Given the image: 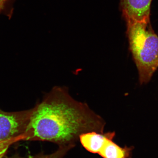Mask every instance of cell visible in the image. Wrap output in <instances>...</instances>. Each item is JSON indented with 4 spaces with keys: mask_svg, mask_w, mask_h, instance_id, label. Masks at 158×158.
Here are the masks:
<instances>
[{
    "mask_svg": "<svg viewBox=\"0 0 158 158\" xmlns=\"http://www.w3.org/2000/svg\"><path fill=\"white\" fill-rule=\"evenodd\" d=\"M106 122L85 102L72 97L68 89L56 86L34 108L26 140L48 141L73 148L79 137L90 131L103 133Z\"/></svg>",
    "mask_w": 158,
    "mask_h": 158,
    "instance_id": "1",
    "label": "cell"
},
{
    "mask_svg": "<svg viewBox=\"0 0 158 158\" xmlns=\"http://www.w3.org/2000/svg\"><path fill=\"white\" fill-rule=\"evenodd\" d=\"M129 49L141 85L147 84L158 69V36L150 21H126Z\"/></svg>",
    "mask_w": 158,
    "mask_h": 158,
    "instance_id": "2",
    "label": "cell"
},
{
    "mask_svg": "<svg viewBox=\"0 0 158 158\" xmlns=\"http://www.w3.org/2000/svg\"><path fill=\"white\" fill-rule=\"evenodd\" d=\"M34 108L25 111L6 112L0 110V142L22 135L30 122Z\"/></svg>",
    "mask_w": 158,
    "mask_h": 158,
    "instance_id": "3",
    "label": "cell"
},
{
    "mask_svg": "<svg viewBox=\"0 0 158 158\" xmlns=\"http://www.w3.org/2000/svg\"><path fill=\"white\" fill-rule=\"evenodd\" d=\"M152 0H120V7L126 21H150Z\"/></svg>",
    "mask_w": 158,
    "mask_h": 158,
    "instance_id": "4",
    "label": "cell"
},
{
    "mask_svg": "<svg viewBox=\"0 0 158 158\" xmlns=\"http://www.w3.org/2000/svg\"><path fill=\"white\" fill-rule=\"evenodd\" d=\"M113 136H115L114 132L104 133L90 131L81 135L79 140L83 147L88 151L98 154L107 139Z\"/></svg>",
    "mask_w": 158,
    "mask_h": 158,
    "instance_id": "5",
    "label": "cell"
},
{
    "mask_svg": "<svg viewBox=\"0 0 158 158\" xmlns=\"http://www.w3.org/2000/svg\"><path fill=\"white\" fill-rule=\"evenodd\" d=\"M114 137L107 139L98 154L103 158H131L133 147H120L113 142Z\"/></svg>",
    "mask_w": 158,
    "mask_h": 158,
    "instance_id": "6",
    "label": "cell"
},
{
    "mask_svg": "<svg viewBox=\"0 0 158 158\" xmlns=\"http://www.w3.org/2000/svg\"><path fill=\"white\" fill-rule=\"evenodd\" d=\"M72 147H59L58 150L48 155H38L34 156H30L27 157H14L11 158H63L66 153Z\"/></svg>",
    "mask_w": 158,
    "mask_h": 158,
    "instance_id": "7",
    "label": "cell"
},
{
    "mask_svg": "<svg viewBox=\"0 0 158 158\" xmlns=\"http://www.w3.org/2000/svg\"><path fill=\"white\" fill-rule=\"evenodd\" d=\"M22 140L19 136L8 141L0 142V158H3L9 146L16 141Z\"/></svg>",
    "mask_w": 158,
    "mask_h": 158,
    "instance_id": "8",
    "label": "cell"
},
{
    "mask_svg": "<svg viewBox=\"0 0 158 158\" xmlns=\"http://www.w3.org/2000/svg\"><path fill=\"white\" fill-rule=\"evenodd\" d=\"M4 1H5V0H0V5L3 4V2Z\"/></svg>",
    "mask_w": 158,
    "mask_h": 158,
    "instance_id": "9",
    "label": "cell"
},
{
    "mask_svg": "<svg viewBox=\"0 0 158 158\" xmlns=\"http://www.w3.org/2000/svg\"><path fill=\"white\" fill-rule=\"evenodd\" d=\"M2 4H1V5H0V9H1V7H2Z\"/></svg>",
    "mask_w": 158,
    "mask_h": 158,
    "instance_id": "10",
    "label": "cell"
}]
</instances>
